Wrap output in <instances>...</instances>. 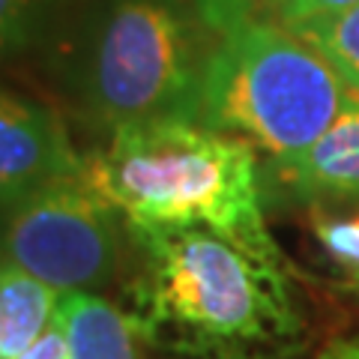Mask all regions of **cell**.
Masks as SVG:
<instances>
[{"instance_id":"obj_1","label":"cell","mask_w":359,"mask_h":359,"mask_svg":"<svg viewBox=\"0 0 359 359\" xmlns=\"http://www.w3.org/2000/svg\"><path fill=\"white\" fill-rule=\"evenodd\" d=\"M120 309L165 359H297L309 320L273 264L204 228L126 222Z\"/></svg>"},{"instance_id":"obj_2","label":"cell","mask_w":359,"mask_h":359,"mask_svg":"<svg viewBox=\"0 0 359 359\" xmlns=\"http://www.w3.org/2000/svg\"><path fill=\"white\" fill-rule=\"evenodd\" d=\"M81 177L123 222L204 228L285 264L264 219L257 153L237 135L189 120L126 126L84 156Z\"/></svg>"},{"instance_id":"obj_3","label":"cell","mask_w":359,"mask_h":359,"mask_svg":"<svg viewBox=\"0 0 359 359\" xmlns=\"http://www.w3.org/2000/svg\"><path fill=\"white\" fill-rule=\"evenodd\" d=\"M171 0H90L51 42L63 90L90 129L201 120L219 42Z\"/></svg>"},{"instance_id":"obj_4","label":"cell","mask_w":359,"mask_h":359,"mask_svg":"<svg viewBox=\"0 0 359 359\" xmlns=\"http://www.w3.org/2000/svg\"><path fill=\"white\" fill-rule=\"evenodd\" d=\"M351 102L353 93L318 48L264 21L219 36L198 123L237 135L278 165L306 153Z\"/></svg>"},{"instance_id":"obj_5","label":"cell","mask_w":359,"mask_h":359,"mask_svg":"<svg viewBox=\"0 0 359 359\" xmlns=\"http://www.w3.org/2000/svg\"><path fill=\"white\" fill-rule=\"evenodd\" d=\"M126 222L84 177L57 180L0 207V264L60 294H96L126 266Z\"/></svg>"},{"instance_id":"obj_6","label":"cell","mask_w":359,"mask_h":359,"mask_svg":"<svg viewBox=\"0 0 359 359\" xmlns=\"http://www.w3.org/2000/svg\"><path fill=\"white\" fill-rule=\"evenodd\" d=\"M78 156L63 120L33 99L0 93V207L51 186L81 177Z\"/></svg>"},{"instance_id":"obj_7","label":"cell","mask_w":359,"mask_h":359,"mask_svg":"<svg viewBox=\"0 0 359 359\" xmlns=\"http://www.w3.org/2000/svg\"><path fill=\"white\" fill-rule=\"evenodd\" d=\"M285 195L297 204H359V96L297 159L273 165Z\"/></svg>"},{"instance_id":"obj_8","label":"cell","mask_w":359,"mask_h":359,"mask_svg":"<svg viewBox=\"0 0 359 359\" xmlns=\"http://www.w3.org/2000/svg\"><path fill=\"white\" fill-rule=\"evenodd\" d=\"M57 318L63 323L69 359H138L135 335L126 311L99 294H60Z\"/></svg>"},{"instance_id":"obj_9","label":"cell","mask_w":359,"mask_h":359,"mask_svg":"<svg viewBox=\"0 0 359 359\" xmlns=\"http://www.w3.org/2000/svg\"><path fill=\"white\" fill-rule=\"evenodd\" d=\"M60 290L0 264V359H18L48 330Z\"/></svg>"},{"instance_id":"obj_10","label":"cell","mask_w":359,"mask_h":359,"mask_svg":"<svg viewBox=\"0 0 359 359\" xmlns=\"http://www.w3.org/2000/svg\"><path fill=\"white\" fill-rule=\"evenodd\" d=\"M84 0H0V66L33 45L51 42Z\"/></svg>"},{"instance_id":"obj_11","label":"cell","mask_w":359,"mask_h":359,"mask_svg":"<svg viewBox=\"0 0 359 359\" xmlns=\"http://www.w3.org/2000/svg\"><path fill=\"white\" fill-rule=\"evenodd\" d=\"M287 30H294L299 39L318 48L341 75L347 90L359 96V4L330 15L309 18L302 25H290Z\"/></svg>"},{"instance_id":"obj_12","label":"cell","mask_w":359,"mask_h":359,"mask_svg":"<svg viewBox=\"0 0 359 359\" xmlns=\"http://www.w3.org/2000/svg\"><path fill=\"white\" fill-rule=\"evenodd\" d=\"M311 237L320 245V252L347 273V282L359 278V210L330 212L323 207H314Z\"/></svg>"},{"instance_id":"obj_13","label":"cell","mask_w":359,"mask_h":359,"mask_svg":"<svg viewBox=\"0 0 359 359\" xmlns=\"http://www.w3.org/2000/svg\"><path fill=\"white\" fill-rule=\"evenodd\" d=\"M287 4L290 0H195V9L216 36H224L249 25L282 21Z\"/></svg>"},{"instance_id":"obj_14","label":"cell","mask_w":359,"mask_h":359,"mask_svg":"<svg viewBox=\"0 0 359 359\" xmlns=\"http://www.w3.org/2000/svg\"><path fill=\"white\" fill-rule=\"evenodd\" d=\"M18 359H69V344H66V332H63V323L57 314H54V320L48 323V330Z\"/></svg>"},{"instance_id":"obj_15","label":"cell","mask_w":359,"mask_h":359,"mask_svg":"<svg viewBox=\"0 0 359 359\" xmlns=\"http://www.w3.org/2000/svg\"><path fill=\"white\" fill-rule=\"evenodd\" d=\"M359 0H290L285 15L278 25H302L309 18H318V15H330V13H339V9H347V6H356Z\"/></svg>"},{"instance_id":"obj_16","label":"cell","mask_w":359,"mask_h":359,"mask_svg":"<svg viewBox=\"0 0 359 359\" xmlns=\"http://www.w3.org/2000/svg\"><path fill=\"white\" fill-rule=\"evenodd\" d=\"M318 359H359V335H347V339L330 341Z\"/></svg>"},{"instance_id":"obj_17","label":"cell","mask_w":359,"mask_h":359,"mask_svg":"<svg viewBox=\"0 0 359 359\" xmlns=\"http://www.w3.org/2000/svg\"><path fill=\"white\" fill-rule=\"evenodd\" d=\"M347 290H353V294H359V278H353V282H344Z\"/></svg>"}]
</instances>
